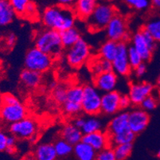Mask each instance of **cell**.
I'll return each instance as SVG.
<instances>
[{
	"label": "cell",
	"mask_w": 160,
	"mask_h": 160,
	"mask_svg": "<svg viewBox=\"0 0 160 160\" xmlns=\"http://www.w3.org/2000/svg\"><path fill=\"white\" fill-rule=\"evenodd\" d=\"M42 21L46 28L61 32L75 26L76 14L72 7L55 5L44 10Z\"/></svg>",
	"instance_id": "cell-1"
},
{
	"label": "cell",
	"mask_w": 160,
	"mask_h": 160,
	"mask_svg": "<svg viewBox=\"0 0 160 160\" xmlns=\"http://www.w3.org/2000/svg\"><path fill=\"white\" fill-rule=\"evenodd\" d=\"M7 135L6 132L0 130V151H6L7 150Z\"/></svg>",
	"instance_id": "cell-44"
},
{
	"label": "cell",
	"mask_w": 160,
	"mask_h": 160,
	"mask_svg": "<svg viewBox=\"0 0 160 160\" xmlns=\"http://www.w3.org/2000/svg\"><path fill=\"white\" fill-rule=\"evenodd\" d=\"M84 87L73 85L67 89L66 100L63 103L64 111L69 116H76L82 111L81 101Z\"/></svg>",
	"instance_id": "cell-10"
},
{
	"label": "cell",
	"mask_w": 160,
	"mask_h": 160,
	"mask_svg": "<svg viewBox=\"0 0 160 160\" xmlns=\"http://www.w3.org/2000/svg\"><path fill=\"white\" fill-rule=\"evenodd\" d=\"M140 106L145 111H152L157 107V100L155 97L150 95L142 100Z\"/></svg>",
	"instance_id": "cell-38"
},
{
	"label": "cell",
	"mask_w": 160,
	"mask_h": 160,
	"mask_svg": "<svg viewBox=\"0 0 160 160\" xmlns=\"http://www.w3.org/2000/svg\"><path fill=\"white\" fill-rule=\"evenodd\" d=\"M149 122V115L142 108L134 109L128 113V127L136 135L143 132Z\"/></svg>",
	"instance_id": "cell-13"
},
{
	"label": "cell",
	"mask_w": 160,
	"mask_h": 160,
	"mask_svg": "<svg viewBox=\"0 0 160 160\" xmlns=\"http://www.w3.org/2000/svg\"><path fill=\"white\" fill-rule=\"evenodd\" d=\"M76 0H56L57 3L58 5L63 6L67 7H72Z\"/></svg>",
	"instance_id": "cell-46"
},
{
	"label": "cell",
	"mask_w": 160,
	"mask_h": 160,
	"mask_svg": "<svg viewBox=\"0 0 160 160\" xmlns=\"http://www.w3.org/2000/svg\"><path fill=\"white\" fill-rule=\"evenodd\" d=\"M97 4L98 0H76L72 8L77 17L81 20H87Z\"/></svg>",
	"instance_id": "cell-18"
},
{
	"label": "cell",
	"mask_w": 160,
	"mask_h": 160,
	"mask_svg": "<svg viewBox=\"0 0 160 160\" xmlns=\"http://www.w3.org/2000/svg\"><path fill=\"white\" fill-rule=\"evenodd\" d=\"M102 126L103 123L101 120H99L95 116H91V117L88 118L85 120V123L81 128V130L85 135V134L92 133V132H97V131H100L102 128Z\"/></svg>",
	"instance_id": "cell-31"
},
{
	"label": "cell",
	"mask_w": 160,
	"mask_h": 160,
	"mask_svg": "<svg viewBox=\"0 0 160 160\" xmlns=\"http://www.w3.org/2000/svg\"><path fill=\"white\" fill-rule=\"evenodd\" d=\"M156 42H160V16L151 18L143 27Z\"/></svg>",
	"instance_id": "cell-29"
},
{
	"label": "cell",
	"mask_w": 160,
	"mask_h": 160,
	"mask_svg": "<svg viewBox=\"0 0 160 160\" xmlns=\"http://www.w3.org/2000/svg\"><path fill=\"white\" fill-rule=\"evenodd\" d=\"M120 97L121 94L116 90L104 92L101 97V112L108 116L116 114L120 110Z\"/></svg>",
	"instance_id": "cell-15"
},
{
	"label": "cell",
	"mask_w": 160,
	"mask_h": 160,
	"mask_svg": "<svg viewBox=\"0 0 160 160\" xmlns=\"http://www.w3.org/2000/svg\"><path fill=\"white\" fill-rule=\"evenodd\" d=\"M157 82H158V85L160 86V72H159V75L158 77V80H157Z\"/></svg>",
	"instance_id": "cell-50"
},
{
	"label": "cell",
	"mask_w": 160,
	"mask_h": 160,
	"mask_svg": "<svg viewBox=\"0 0 160 160\" xmlns=\"http://www.w3.org/2000/svg\"><path fill=\"white\" fill-rule=\"evenodd\" d=\"M27 116V111L24 104L18 100L12 104H2L0 106V119L7 123H13Z\"/></svg>",
	"instance_id": "cell-12"
},
{
	"label": "cell",
	"mask_w": 160,
	"mask_h": 160,
	"mask_svg": "<svg viewBox=\"0 0 160 160\" xmlns=\"http://www.w3.org/2000/svg\"><path fill=\"white\" fill-rule=\"evenodd\" d=\"M157 156H158V158H160V150L158 151V154H157Z\"/></svg>",
	"instance_id": "cell-51"
},
{
	"label": "cell",
	"mask_w": 160,
	"mask_h": 160,
	"mask_svg": "<svg viewBox=\"0 0 160 160\" xmlns=\"http://www.w3.org/2000/svg\"><path fill=\"white\" fill-rule=\"evenodd\" d=\"M129 128L128 127V113L120 112L114 116L109 122L108 132L109 137L114 136L116 134L123 132L126 129Z\"/></svg>",
	"instance_id": "cell-19"
},
{
	"label": "cell",
	"mask_w": 160,
	"mask_h": 160,
	"mask_svg": "<svg viewBox=\"0 0 160 160\" xmlns=\"http://www.w3.org/2000/svg\"><path fill=\"white\" fill-rule=\"evenodd\" d=\"M54 148L59 158H67L73 152V146L62 138L55 142Z\"/></svg>",
	"instance_id": "cell-30"
},
{
	"label": "cell",
	"mask_w": 160,
	"mask_h": 160,
	"mask_svg": "<svg viewBox=\"0 0 160 160\" xmlns=\"http://www.w3.org/2000/svg\"><path fill=\"white\" fill-rule=\"evenodd\" d=\"M134 71H135V74H136V77L141 78L142 76H144L147 72V65H145V63L142 62L134 69Z\"/></svg>",
	"instance_id": "cell-43"
},
{
	"label": "cell",
	"mask_w": 160,
	"mask_h": 160,
	"mask_svg": "<svg viewBox=\"0 0 160 160\" xmlns=\"http://www.w3.org/2000/svg\"><path fill=\"white\" fill-rule=\"evenodd\" d=\"M16 140H17V138L15 136L13 135H10V136L8 135L7 140V150H6L7 152H8L9 154H12L15 151Z\"/></svg>",
	"instance_id": "cell-40"
},
{
	"label": "cell",
	"mask_w": 160,
	"mask_h": 160,
	"mask_svg": "<svg viewBox=\"0 0 160 160\" xmlns=\"http://www.w3.org/2000/svg\"><path fill=\"white\" fill-rule=\"evenodd\" d=\"M98 160H116L114 149L112 146L104 148L101 151H97V158Z\"/></svg>",
	"instance_id": "cell-35"
},
{
	"label": "cell",
	"mask_w": 160,
	"mask_h": 160,
	"mask_svg": "<svg viewBox=\"0 0 160 160\" xmlns=\"http://www.w3.org/2000/svg\"><path fill=\"white\" fill-rule=\"evenodd\" d=\"M60 35L62 46L66 49H69V47L73 46L78 41H79L81 38L79 30L75 27L62 30L60 32Z\"/></svg>",
	"instance_id": "cell-25"
},
{
	"label": "cell",
	"mask_w": 160,
	"mask_h": 160,
	"mask_svg": "<svg viewBox=\"0 0 160 160\" xmlns=\"http://www.w3.org/2000/svg\"><path fill=\"white\" fill-rule=\"evenodd\" d=\"M15 14L9 0H0V27L11 24Z\"/></svg>",
	"instance_id": "cell-24"
},
{
	"label": "cell",
	"mask_w": 160,
	"mask_h": 160,
	"mask_svg": "<svg viewBox=\"0 0 160 160\" xmlns=\"http://www.w3.org/2000/svg\"><path fill=\"white\" fill-rule=\"evenodd\" d=\"M128 52V46L126 42H118L117 52L114 59L112 61V70L117 75L126 77L132 72V67L129 64Z\"/></svg>",
	"instance_id": "cell-11"
},
{
	"label": "cell",
	"mask_w": 160,
	"mask_h": 160,
	"mask_svg": "<svg viewBox=\"0 0 160 160\" xmlns=\"http://www.w3.org/2000/svg\"><path fill=\"white\" fill-rule=\"evenodd\" d=\"M67 89L65 86L58 85L53 89V97L55 100L59 104H63L66 100L67 97Z\"/></svg>",
	"instance_id": "cell-37"
},
{
	"label": "cell",
	"mask_w": 160,
	"mask_h": 160,
	"mask_svg": "<svg viewBox=\"0 0 160 160\" xmlns=\"http://www.w3.org/2000/svg\"><path fill=\"white\" fill-rule=\"evenodd\" d=\"M100 1H103V2H107L108 0H100Z\"/></svg>",
	"instance_id": "cell-52"
},
{
	"label": "cell",
	"mask_w": 160,
	"mask_h": 160,
	"mask_svg": "<svg viewBox=\"0 0 160 160\" xmlns=\"http://www.w3.org/2000/svg\"><path fill=\"white\" fill-rule=\"evenodd\" d=\"M89 68L92 72H93L96 76L103 72L112 70V62L100 57L91 61L89 64Z\"/></svg>",
	"instance_id": "cell-28"
},
{
	"label": "cell",
	"mask_w": 160,
	"mask_h": 160,
	"mask_svg": "<svg viewBox=\"0 0 160 160\" xmlns=\"http://www.w3.org/2000/svg\"><path fill=\"white\" fill-rule=\"evenodd\" d=\"M34 158L38 160H55L58 158L54 144L46 142L41 143L34 150Z\"/></svg>",
	"instance_id": "cell-22"
},
{
	"label": "cell",
	"mask_w": 160,
	"mask_h": 160,
	"mask_svg": "<svg viewBox=\"0 0 160 160\" xmlns=\"http://www.w3.org/2000/svg\"><path fill=\"white\" fill-rule=\"evenodd\" d=\"M154 86L151 83L140 82L132 84L128 93L132 104L134 105H140L142 100L151 95Z\"/></svg>",
	"instance_id": "cell-14"
},
{
	"label": "cell",
	"mask_w": 160,
	"mask_h": 160,
	"mask_svg": "<svg viewBox=\"0 0 160 160\" xmlns=\"http://www.w3.org/2000/svg\"><path fill=\"white\" fill-rule=\"evenodd\" d=\"M132 46L142 57L143 62H148L152 57L156 47V42L144 29L136 32L132 38Z\"/></svg>",
	"instance_id": "cell-5"
},
{
	"label": "cell",
	"mask_w": 160,
	"mask_h": 160,
	"mask_svg": "<svg viewBox=\"0 0 160 160\" xmlns=\"http://www.w3.org/2000/svg\"><path fill=\"white\" fill-rule=\"evenodd\" d=\"M35 46L53 58L60 56L64 48L60 32L49 28L42 30L35 38Z\"/></svg>",
	"instance_id": "cell-2"
},
{
	"label": "cell",
	"mask_w": 160,
	"mask_h": 160,
	"mask_svg": "<svg viewBox=\"0 0 160 160\" xmlns=\"http://www.w3.org/2000/svg\"><path fill=\"white\" fill-rule=\"evenodd\" d=\"M151 2L154 8L160 11V0H151Z\"/></svg>",
	"instance_id": "cell-48"
},
{
	"label": "cell",
	"mask_w": 160,
	"mask_h": 160,
	"mask_svg": "<svg viewBox=\"0 0 160 160\" xmlns=\"http://www.w3.org/2000/svg\"><path fill=\"white\" fill-rule=\"evenodd\" d=\"M53 57L35 47L31 48L26 53L24 65L26 69L40 73L46 72L53 65Z\"/></svg>",
	"instance_id": "cell-4"
},
{
	"label": "cell",
	"mask_w": 160,
	"mask_h": 160,
	"mask_svg": "<svg viewBox=\"0 0 160 160\" xmlns=\"http://www.w3.org/2000/svg\"><path fill=\"white\" fill-rule=\"evenodd\" d=\"M117 46L118 42L108 39V41H106L105 42L103 43L102 46H100V51H99L100 57L104 58V59H106V60L112 62L114 59L116 52H117Z\"/></svg>",
	"instance_id": "cell-27"
},
{
	"label": "cell",
	"mask_w": 160,
	"mask_h": 160,
	"mask_svg": "<svg viewBox=\"0 0 160 160\" xmlns=\"http://www.w3.org/2000/svg\"><path fill=\"white\" fill-rule=\"evenodd\" d=\"M16 41H17V37L14 35V33H10L9 35L7 36V39H6V43H7L8 47L11 48L14 46V44L16 43Z\"/></svg>",
	"instance_id": "cell-45"
},
{
	"label": "cell",
	"mask_w": 160,
	"mask_h": 160,
	"mask_svg": "<svg viewBox=\"0 0 160 160\" xmlns=\"http://www.w3.org/2000/svg\"><path fill=\"white\" fill-rule=\"evenodd\" d=\"M18 99L11 93H6L2 95L1 98V103L2 104H12V103L18 102Z\"/></svg>",
	"instance_id": "cell-41"
},
{
	"label": "cell",
	"mask_w": 160,
	"mask_h": 160,
	"mask_svg": "<svg viewBox=\"0 0 160 160\" xmlns=\"http://www.w3.org/2000/svg\"><path fill=\"white\" fill-rule=\"evenodd\" d=\"M20 80L27 88H35L38 87L42 82V76L40 72L25 69L20 73Z\"/></svg>",
	"instance_id": "cell-23"
},
{
	"label": "cell",
	"mask_w": 160,
	"mask_h": 160,
	"mask_svg": "<svg viewBox=\"0 0 160 160\" xmlns=\"http://www.w3.org/2000/svg\"><path fill=\"white\" fill-rule=\"evenodd\" d=\"M38 125L32 118L26 116L22 120L11 123L10 132L17 139H31L38 132Z\"/></svg>",
	"instance_id": "cell-9"
},
{
	"label": "cell",
	"mask_w": 160,
	"mask_h": 160,
	"mask_svg": "<svg viewBox=\"0 0 160 160\" xmlns=\"http://www.w3.org/2000/svg\"><path fill=\"white\" fill-rule=\"evenodd\" d=\"M117 74L113 70L106 71L96 75L94 79V85L100 92L113 91L117 85Z\"/></svg>",
	"instance_id": "cell-16"
},
{
	"label": "cell",
	"mask_w": 160,
	"mask_h": 160,
	"mask_svg": "<svg viewBox=\"0 0 160 160\" xmlns=\"http://www.w3.org/2000/svg\"><path fill=\"white\" fill-rule=\"evenodd\" d=\"M37 5H36V3H34L33 2L30 1V2H29L28 5H27V9H26V11H25V14L23 16H26V17H27L28 18H31L37 15Z\"/></svg>",
	"instance_id": "cell-39"
},
{
	"label": "cell",
	"mask_w": 160,
	"mask_h": 160,
	"mask_svg": "<svg viewBox=\"0 0 160 160\" xmlns=\"http://www.w3.org/2000/svg\"><path fill=\"white\" fill-rule=\"evenodd\" d=\"M85 119H84V118L78 117L74 120L73 124L75 125L76 127H78V128H81L83 125H84V123H85Z\"/></svg>",
	"instance_id": "cell-47"
},
{
	"label": "cell",
	"mask_w": 160,
	"mask_h": 160,
	"mask_svg": "<svg viewBox=\"0 0 160 160\" xmlns=\"http://www.w3.org/2000/svg\"><path fill=\"white\" fill-rule=\"evenodd\" d=\"M100 90L95 85H88L84 87L81 101L82 111L88 116H97L101 112V97Z\"/></svg>",
	"instance_id": "cell-6"
},
{
	"label": "cell",
	"mask_w": 160,
	"mask_h": 160,
	"mask_svg": "<svg viewBox=\"0 0 160 160\" xmlns=\"http://www.w3.org/2000/svg\"><path fill=\"white\" fill-rule=\"evenodd\" d=\"M135 139H136V134L130 128H128L123 132L110 136V142H111V146L112 147L123 143H133Z\"/></svg>",
	"instance_id": "cell-26"
},
{
	"label": "cell",
	"mask_w": 160,
	"mask_h": 160,
	"mask_svg": "<svg viewBox=\"0 0 160 160\" xmlns=\"http://www.w3.org/2000/svg\"><path fill=\"white\" fill-rule=\"evenodd\" d=\"M30 1L31 0H9L15 14L21 16L24 15L27 5Z\"/></svg>",
	"instance_id": "cell-34"
},
{
	"label": "cell",
	"mask_w": 160,
	"mask_h": 160,
	"mask_svg": "<svg viewBox=\"0 0 160 160\" xmlns=\"http://www.w3.org/2000/svg\"><path fill=\"white\" fill-rule=\"evenodd\" d=\"M128 56L129 64H130L132 69H135L139 64L143 62L142 57L140 56L138 51L133 46L131 45L128 46Z\"/></svg>",
	"instance_id": "cell-33"
},
{
	"label": "cell",
	"mask_w": 160,
	"mask_h": 160,
	"mask_svg": "<svg viewBox=\"0 0 160 160\" xmlns=\"http://www.w3.org/2000/svg\"><path fill=\"white\" fill-rule=\"evenodd\" d=\"M73 155L79 160H94L97 151L89 144L81 140L73 146Z\"/></svg>",
	"instance_id": "cell-20"
},
{
	"label": "cell",
	"mask_w": 160,
	"mask_h": 160,
	"mask_svg": "<svg viewBox=\"0 0 160 160\" xmlns=\"http://www.w3.org/2000/svg\"><path fill=\"white\" fill-rule=\"evenodd\" d=\"M126 4L138 11H145L149 7L151 0H123Z\"/></svg>",
	"instance_id": "cell-36"
},
{
	"label": "cell",
	"mask_w": 160,
	"mask_h": 160,
	"mask_svg": "<svg viewBox=\"0 0 160 160\" xmlns=\"http://www.w3.org/2000/svg\"><path fill=\"white\" fill-rule=\"evenodd\" d=\"M82 141L89 144L97 151H100L104 148L111 146L108 134L107 132H103L101 130L83 135Z\"/></svg>",
	"instance_id": "cell-17"
},
{
	"label": "cell",
	"mask_w": 160,
	"mask_h": 160,
	"mask_svg": "<svg viewBox=\"0 0 160 160\" xmlns=\"http://www.w3.org/2000/svg\"><path fill=\"white\" fill-rule=\"evenodd\" d=\"M106 35L108 39L120 42H127L130 39L127 22L119 14H115L105 27Z\"/></svg>",
	"instance_id": "cell-8"
},
{
	"label": "cell",
	"mask_w": 160,
	"mask_h": 160,
	"mask_svg": "<svg viewBox=\"0 0 160 160\" xmlns=\"http://www.w3.org/2000/svg\"><path fill=\"white\" fill-rule=\"evenodd\" d=\"M132 102H131V100L129 98L128 96L127 95H121L120 99V110H123V109H126L131 105Z\"/></svg>",
	"instance_id": "cell-42"
},
{
	"label": "cell",
	"mask_w": 160,
	"mask_h": 160,
	"mask_svg": "<svg viewBox=\"0 0 160 160\" xmlns=\"http://www.w3.org/2000/svg\"><path fill=\"white\" fill-rule=\"evenodd\" d=\"M116 14L113 6L107 3L97 4L93 12L86 20L88 29L92 32L104 30Z\"/></svg>",
	"instance_id": "cell-3"
},
{
	"label": "cell",
	"mask_w": 160,
	"mask_h": 160,
	"mask_svg": "<svg viewBox=\"0 0 160 160\" xmlns=\"http://www.w3.org/2000/svg\"><path fill=\"white\" fill-rule=\"evenodd\" d=\"M91 49L86 41L81 38L73 46L68 49L65 58L70 66L79 68L83 65L90 57Z\"/></svg>",
	"instance_id": "cell-7"
},
{
	"label": "cell",
	"mask_w": 160,
	"mask_h": 160,
	"mask_svg": "<svg viewBox=\"0 0 160 160\" xmlns=\"http://www.w3.org/2000/svg\"><path fill=\"white\" fill-rule=\"evenodd\" d=\"M113 149L116 160H125L130 157L133 149V145L132 143L118 144L114 146Z\"/></svg>",
	"instance_id": "cell-32"
},
{
	"label": "cell",
	"mask_w": 160,
	"mask_h": 160,
	"mask_svg": "<svg viewBox=\"0 0 160 160\" xmlns=\"http://www.w3.org/2000/svg\"><path fill=\"white\" fill-rule=\"evenodd\" d=\"M61 135H62V139H64L67 142H69L70 144H72V146H74L78 142L82 140L84 134H83L81 128L76 127L73 123H68L63 127Z\"/></svg>",
	"instance_id": "cell-21"
},
{
	"label": "cell",
	"mask_w": 160,
	"mask_h": 160,
	"mask_svg": "<svg viewBox=\"0 0 160 160\" xmlns=\"http://www.w3.org/2000/svg\"><path fill=\"white\" fill-rule=\"evenodd\" d=\"M49 88H51V89H54V88L58 86V85H57V83L55 82V81H52V82L49 84Z\"/></svg>",
	"instance_id": "cell-49"
}]
</instances>
